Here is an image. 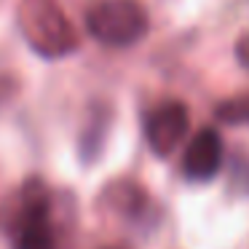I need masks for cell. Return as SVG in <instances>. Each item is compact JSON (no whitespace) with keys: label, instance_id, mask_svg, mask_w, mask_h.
Segmentation results:
<instances>
[{"label":"cell","instance_id":"4","mask_svg":"<svg viewBox=\"0 0 249 249\" xmlns=\"http://www.w3.org/2000/svg\"><path fill=\"white\" fill-rule=\"evenodd\" d=\"M190 126V113L182 102H166L158 105L145 121V140L147 147L158 158H169L185 140Z\"/></svg>","mask_w":249,"mask_h":249},{"label":"cell","instance_id":"7","mask_svg":"<svg viewBox=\"0 0 249 249\" xmlns=\"http://www.w3.org/2000/svg\"><path fill=\"white\" fill-rule=\"evenodd\" d=\"M236 59L249 70V35H244V38L236 43Z\"/></svg>","mask_w":249,"mask_h":249},{"label":"cell","instance_id":"2","mask_svg":"<svg viewBox=\"0 0 249 249\" xmlns=\"http://www.w3.org/2000/svg\"><path fill=\"white\" fill-rule=\"evenodd\" d=\"M17 24L27 46L43 59L70 56L81 46V35L56 0H19Z\"/></svg>","mask_w":249,"mask_h":249},{"label":"cell","instance_id":"3","mask_svg":"<svg viewBox=\"0 0 249 249\" xmlns=\"http://www.w3.org/2000/svg\"><path fill=\"white\" fill-rule=\"evenodd\" d=\"M86 27L94 40L105 46H134L150 30V17L137 0H99L89 8Z\"/></svg>","mask_w":249,"mask_h":249},{"label":"cell","instance_id":"1","mask_svg":"<svg viewBox=\"0 0 249 249\" xmlns=\"http://www.w3.org/2000/svg\"><path fill=\"white\" fill-rule=\"evenodd\" d=\"M8 238L14 249H59L54 201L46 182L27 179L8 206Z\"/></svg>","mask_w":249,"mask_h":249},{"label":"cell","instance_id":"6","mask_svg":"<svg viewBox=\"0 0 249 249\" xmlns=\"http://www.w3.org/2000/svg\"><path fill=\"white\" fill-rule=\"evenodd\" d=\"M214 115L222 124H236V126H249V94L244 97L225 99L222 105H217Z\"/></svg>","mask_w":249,"mask_h":249},{"label":"cell","instance_id":"5","mask_svg":"<svg viewBox=\"0 0 249 249\" xmlns=\"http://www.w3.org/2000/svg\"><path fill=\"white\" fill-rule=\"evenodd\" d=\"M222 137L217 129L204 126L201 131H196L193 140L188 142L182 156V174L190 182H209L222 166Z\"/></svg>","mask_w":249,"mask_h":249}]
</instances>
